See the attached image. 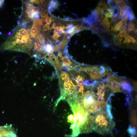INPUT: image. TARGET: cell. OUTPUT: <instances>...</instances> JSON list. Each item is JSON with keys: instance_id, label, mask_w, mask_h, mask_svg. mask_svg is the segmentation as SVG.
I'll list each match as a JSON object with an SVG mask.
<instances>
[{"instance_id": "obj_1", "label": "cell", "mask_w": 137, "mask_h": 137, "mask_svg": "<svg viewBox=\"0 0 137 137\" xmlns=\"http://www.w3.org/2000/svg\"><path fill=\"white\" fill-rule=\"evenodd\" d=\"M74 114L73 123L70 126L72 130L68 137H76L80 134L87 133L93 131L92 124L94 116L89 114L81 104L78 101L70 104Z\"/></svg>"}, {"instance_id": "obj_2", "label": "cell", "mask_w": 137, "mask_h": 137, "mask_svg": "<svg viewBox=\"0 0 137 137\" xmlns=\"http://www.w3.org/2000/svg\"><path fill=\"white\" fill-rule=\"evenodd\" d=\"M14 34L4 43L1 50L19 51L30 54L32 40L28 32L24 35L18 34L15 31Z\"/></svg>"}, {"instance_id": "obj_3", "label": "cell", "mask_w": 137, "mask_h": 137, "mask_svg": "<svg viewBox=\"0 0 137 137\" xmlns=\"http://www.w3.org/2000/svg\"><path fill=\"white\" fill-rule=\"evenodd\" d=\"M94 115L92 124L93 131L102 135L108 134L112 132L115 126V123L107 114L105 109Z\"/></svg>"}, {"instance_id": "obj_4", "label": "cell", "mask_w": 137, "mask_h": 137, "mask_svg": "<svg viewBox=\"0 0 137 137\" xmlns=\"http://www.w3.org/2000/svg\"><path fill=\"white\" fill-rule=\"evenodd\" d=\"M80 103L90 114H94L101 111L104 108L97 102L95 95L92 90L88 91L84 94Z\"/></svg>"}, {"instance_id": "obj_5", "label": "cell", "mask_w": 137, "mask_h": 137, "mask_svg": "<svg viewBox=\"0 0 137 137\" xmlns=\"http://www.w3.org/2000/svg\"><path fill=\"white\" fill-rule=\"evenodd\" d=\"M121 79H118L115 76H112L104 79L103 83L104 84L106 88H108L113 93L119 92L120 90V80Z\"/></svg>"}, {"instance_id": "obj_6", "label": "cell", "mask_w": 137, "mask_h": 137, "mask_svg": "<svg viewBox=\"0 0 137 137\" xmlns=\"http://www.w3.org/2000/svg\"><path fill=\"white\" fill-rule=\"evenodd\" d=\"M110 23L108 18L105 17L97 26L92 28V31L98 36L110 31Z\"/></svg>"}, {"instance_id": "obj_7", "label": "cell", "mask_w": 137, "mask_h": 137, "mask_svg": "<svg viewBox=\"0 0 137 137\" xmlns=\"http://www.w3.org/2000/svg\"><path fill=\"white\" fill-rule=\"evenodd\" d=\"M0 137H18L11 125L0 126Z\"/></svg>"}, {"instance_id": "obj_8", "label": "cell", "mask_w": 137, "mask_h": 137, "mask_svg": "<svg viewBox=\"0 0 137 137\" xmlns=\"http://www.w3.org/2000/svg\"><path fill=\"white\" fill-rule=\"evenodd\" d=\"M127 20L122 19L118 23L111 27V30L114 32H118L123 30L127 31Z\"/></svg>"}, {"instance_id": "obj_9", "label": "cell", "mask_w": 137, "mask_h": 137, "mask_svg": "<svg viewBox=\"0 0 137 137\" xmlns=\"http://www.w3.org/2000/svg\"><path fill=\"white\" fill-rule=\"evenodd\" d=\"M120 89L126 93L131 95L133 90V88L130 83L127 81L123 80L120 81Z\"/></svg>"}, {"instance_id": "obj_10", "label": "cell", "mask_w": 137, "mask_h": 137, "mask_svg": "<svg viewBox=\"0 0 137 137\" xmlns=\"http://www.w3.org/2000/svg\"><path fill=\"white\" fill-rule=\"evenodd\" d=\"M92 69L90 76L91 78L93 80L99 79L102 77V75L100 74L101 69L98 66H92Z\"/></svg>"}, {"instance_id": "obj_11", "label": "cell", "mask_w": 137, "mask_h": 137, "mask_svg": "<svg viewBox=\"0 0 137 137\" xmlns=\"http://www.w3.org/2000/svg\"><path fill=\"white\" fill-rule=\"evenodd\" d=\"M40 28L35 24L33 23L30 31V36L31 38H36L40 35Z\"/></svg>"}, {"instance_id": "obj_12", "label": "cell", "mask_w": 137, "mask_h": 137, "mask_svg": "<svg viewBox=\"0 0 137 137\" xmlns=\"http://www.w3.org/2000/svg\"><path fill=\"white\" fill-rule=\"evenodd\" d=\"M54 34L53 36V38L57 40V38L60 37L61 35L63 33H65V32L64 31V28L62 26L57 27H54Z\"/></svg>"}, {"instance_id": "obj_13", "label": "cell", "mask_w": 137, "mask_h": 137, "mask_svg": "<svg viewBox=\"0 0 137 137\" xmlns=\"http://www.w3.org/2000/svg\"><path fill=\"white\" fill-rule=\"evenodd\" d=\"M43 47L44 52L48 53L52 52L54 50V47L52 44L47 43L43 45Z\"/></svg>"}, {"instance_id": "obj_14", "label": "cell", "mask_w": 137, "mask_h": 137, "mask_svg": "<svg viewBox=\"0 0 137 137\" xmlns=\"http://www.w3.org/2000/svg\"><path fill=\"white\" fill-rule=\"evenodd\" d=\"M96 8L104 12L105 11H107L109 9L105 1L103 0L99 1L97 7Z\"/></svg>"}, {"instance_id": "obj_15", "label": "cell", "mask_w": 137, "mask_h": 137, "mask_svg": "<svg viewBox=\"0 0 137 137\" xmlns=\"http://www.w3.org/2000/svg\"><path fill=\"white\" fill-rule=\"evenodd\" d=\"M127 13L128 10L126 7L124 8L120 9L119 14L120 19L128 20Z\"/></svg>"}, {"instance_id": "obj_16", "label": "cell", "mask_w": 137, "mask_h": 137, "mask_svg": "<svg viewBox=\"0 0 137 137\" xmlns=\"http://www.w3.org/2000/svg\"><path fill=\"white\" fill-rule=\"evenodd\" d=\"M127 32V31L123 30L121 31L118 33L117 37V45H121L122 41L124 38L125 34Z\"/></svg>"}, {"instance_id": "obj_17", "label": "cell", "mask_w": 137, "mask_h": 137, "mask_svg": "<svg viewBox=\"0 0 137 137\" xmlns=\"http://www.w3.org/2000/svg\"><path fill=\"white\" fill-rule=\"evenodd\" d=\"M136 42H137L136 40L134 38L132 37L130 35H128L127 37L125 39L123 43L126 44H129L130 43L134 44Z\"/></svg>"}, {"instance_id": "obj_18", "label": "cell", "mask_w": 137, "mask_h": 137, "mask_svg": "<svg viewBox=\"0 0 137 137\" xmlns=\"http://www.w3.org/2000/svg\"><path fill=\"white\" fill-rule=\"evenodd\" d=\"M135 20L129 21L128 25V31L129 33L136 28L137 26L135 23Z\"/></svg>"}, {"instance_id": "obj_19", "label": "cell", "mask_w": 137, "mask_h": 137, "mask_svg": "<svg viewBox=\"0 0 137 137\" xmlns=\"http://www.w3.org/2000/svg\"><path fill=\"white\" fill-rule=\"evenodd\" d=\"M114 1L116 3L117 6L118 8L120 9L124 8L127 5V2L123 0H116Z\"/></svg>"}, {"instance_id": "obj_20", "label": "cell", "mask_w": 137, "mask_h": 137, "mask_svg": "<svg viewBox=\"0 0 137 137\" xmlns=\"http://www.w3.org/2000/svg\"><path fill=\"white\" fill-rule=\"evenodd\" d=\"M128 132L131 137H136V130L135 128L131 125H129L128 128Z\"/></svg>"}, {"instance_id": "obj_21", "label": "cell", "mask_w": 137, "mask_h": 137, "mask_svg": "<svg viewBox=\"0 0 137 137\" xmlns=\"http://www.w3.org/2000/svg\"><path fill=\"white\" fill-rule=\"evenodd\" d=\"M42 17L43 20L46 23V24H50L52 22V20L50 17L48 16L47 15L43 14L42 15Z\"/></svg>"}, {"instance_id": "obj_22", "label": "cell", "mask_w": 137, "mask_h": 137, "mask_svg": "<svg viewBox=\"0 0 137 137\" xmlns=\"http://www.w3.org/2000/svg\"><path fill=\"white\" fill-rule=\"evenodd\" d=\"M97 81L94 80H86L85 81L84 84L87 86H91L92 88L94 86Z\"/></svg>"}, {"instance_id": "obj_23", "label": "cell", "mask_w": 137, "mask_h": 137, "mask_svg": "<svg viewBox=\"0 0 137 137\" xmlns=\"http://www.w3.org/2000/svg\"><path fill=\"white\" fill-rule=\"evenodd\" d=\"M107 3L109 7V9H113L118 8L116 3L114 0H109L107 1Z\"/></svg>"}, {"instance_id": "obj_24", "label": "cell", "mask_w": 137, "mask_h": 137, "mask_svg": "<svg viewBox=\"0 0 137 137\" xmlns=\"http://www.w3.org/2000/svg\"><path fill=\"white\" fill-rule=\"evenodd\" d=\"M61 60L62 61L63 65L69 66L72 65V62L66 57H62Z\"/></svg>"}, {"instance_id": "obj_25", "label": "cell", "mask_w": 137, "mask_h": 137, "mask_svg": "<svg viewBox=\"0 0 137 137\" xmlns=\"http://www.w3.org/2000/svg\"><path fill=\"white\" fill-rule=\"evenodd\" d=\"M40 13L39 11H36L34 13H32L30 18L33 20L40 19Z\"/></svg>"}, {"instance_id": "obj_26", "label": "cell", "mask_w": 137, "mask_h": 137, "mask_svg": "<svg viewBox=\"0 0 137 137\" xmlns=\"http://www.w3.org/2000/svg\"><path fill=\"white\" fill-rule=\"evenodd\" d=\"M59 6L58 1H56L52 0L50 2L49 6L52 9H56L58 8Z\"/></svg>"}, {"instance_id": "obj_27", "label": "cell", "mask_w": 137, "mask_h": 137, "mask_svg": "<svg viewBox=\"0 0 137 137\" xmlns=\"http://www.w3.org/2000/svg\"><path fill=\"white\" fill-rule=\"evenodd\" d=\"M92 66L90 67H81L80 71H83L89 75H91L92 69Z\"/></svg>"}, {"instance_id": "obj_28", "label": "cell", "mask_w": 137, "mask_h": 137, "mask_svg": "<svg viewBox=\"0 0 137 137\" xmlns=\"http://www.w3.org/2000/svg\"><path fill=\"white\" fill-rule=\"evenodd\" d=\"M34 23L35 24L40 28L41 27L42 25L43 22L42 20L41 19H36L33 20Z\"/></svg>"}, {"instance_id": "obj_29", "label": "cell", "mask_w": 137, "mask_h": 137, "mask_svg": "<svg viewBox=\"0 0 137 137\" xmlns=\"http://www.w3.org/2000/svg\"><path fill=\"white\" fill-rule=\"evenodd\" d=\"M67 119L69 123L72 124L73 123L74 116L72 114L69 115Z\"/></svg>"}, {"instance_id": "obj_30", "label": "cell", "mask_w": 137, "mask_h": 137, "mask_svg": "<svg viewBox=\"0 0 137 137\" xmlns=\"http://www.w3.org/2000/svg\"><path fill=\"white\" fill-rule=\"evenodd\" d=\"M104 14L107 18H111L113 17V15L107 11H106L104 12Z\"/></svg>"}, {"instance_id": "obj_31", "label": "cell", "mask_w": 137, "mask_h": 137, "mask_svg": "<svg viewBox=\"0 0 137 137\" xmlns=\"http://www.w3.org/2000/svg\"><path fill=\"white\" fill-rule=\"evenodd\" d=\"M69 74L67 73L62 72L61 75V79L63 80L65 78L69 76Z\"/></svg>"}, {"instance_id": "obj_32", "label": "cell", "mask_w": 137, "mask_h": 137, "mask_svg": "<svg viewBox=\"0 0 137 137\" xmlns=\"http://www.w3.org/2000/svg\"><path fill=\"white\" fill-rule=\"evenodd\" d=\"M81 67L79 65H76L75 66L74 69L75 71L77 72H79L80 71V69Z\"/></svg>"}, {"instance_id": "obj_33", "label": "cell", "mask_w": 137, "mask_h": 137, "mask_svg": "<svg viewBox=\"0 0 137 137\" xmlns=\"http://www.w3.org/2000/svg\"><path fill=\"white\" fill-rule=\"evenodd\" d=\"M25 12L26 14H27L28 17L30 18L31 14H32L30 11L29 10L27 9H25Z\"/></svg>"}, {"instance_id": "obj_34", "label": "cell", "mask_w": 137, "mask_h": 137, "mask_svg": "<svg viewBox=\"0 0 137 137\" xmlns=\"http://www.w3.org/2000/svg\"><path fill=\"white\" fill-rule=\"evenodd\" d=\"M66 69L68 70H71L74 69L75 66H66Z\"/></svg>"}, {"instance_id": "obj_35", "label": "cell", "mask_w": 137, "mask_h": 137, "mask_svg": "<svg viewBox=\"0 0 137 137\" xmlns=\"http://www.w3.org/2000/svg\"><path fill=\"white\" fill-rule=\"evenodd\" d=\"M71 34H66L65 37V39L68 40L71 38Z\"/></svg>"}, {"instance_id": "obj_36", "label": "cell", "mask_w": 137, "mask_h": 137, "mask_svg": "<svg viewBox=\"0 0 137 137\" xmlns=\"http://www.w3.org/2000/svg\"><path fill=\"white\" fill-rule=\"evenodd\" d=\"M71 79H70V77L69 76L66 77L63 80L64 82L65 83H68L70 82V80Z\"/></svg>"}, {"instance_id": "obj_37", "label": "cell", "mask_w": 137, "mask_h": 137, "mask_svg": "<svg viewBox=\"0 0 137 137\" xmlns=\"http://www.w3.org/2000/svg\"><path fill=\"white\" fill-rule=\"evenodd\" d=\"M76 80H84L83 77L80 75L78 76L76 78Z\"/></svg>"}, {"instance_id": "obj_38", "label": "cell", "mask_w": 137, "mask_h": 137, "mask_svg": "<svg viewBox=\"0 0 137 137\" xmlns=\"http://www.w3.org/2000/svg\"><path fill=\"white\" fill-rule=\"evenodd\" d=\"M30 2L32 3H34L38 4L39 3V1L38 0H30Z\"/></svg>"}, {"instance_id": "obj_39", "label": "cell", "mask_w": 137, "mask_h": 137, "mask_svg": "<svg viewBox=\"0 0 137 137\" xmlns=\"http://www.w3.org/2000/svg\"><path fill=\"white\" fill-rule=\"evenodd\" d=\"M61 71L62 72H63L66 73H67L68 72V70L65 69H62L61 70Z\"/></svg>"}, {"instance_id": "obj_40", "label": "cell", "mask_w": 137, "mask_h": 137, "mask_svg": "<svg viewBox=\"0 0 137 137\" xmlns=\"http://www.w3.org/2000/svg\"><path fill=\"white\" fill-rule=\"evenodd\" d=\"M3 2L1 0H0V7H1L3 5Z\"/></svg>"}, {"instance_id": "obj_41", "label": "cell", "mask_w": 137, "mask_h": 137, "mask_svg": "<svg viewBox=\"0 0 137 137\" xmlns=\"http://www.w3.org/2000/svg\"><path fill=\"white\" fill-rule=\"evenodd\" d=\"M134 34H135V35L137 34V28H135L134 31Z\"/></svg>"}, {"instance_id": "obj_42", "label": "cell", "mask_w": 137, "mask_h": 137, "mask_svg": "<svg viewBox=\"0 0 137 137\" xmlns=\"http://www.w3.org/2000/svg\"><path fill=\"white\" fill-rule=\"evenodd\" d=\"M20 22L19 20H18L17 22V23L18 25H19L20 24Z\"/></svg>"}, {"instance_id": "obj_43", "label": "cell", "mask_w": 137, "mask_h": 137, "mask_svg": "<svg viewBox=\"0 0 137 137\" xmlns=\"http://www.w3.org/2000/svg\"><path fill=\"white\" fill-rule=\"evenodd\" d=\"M11 34H12L11 33V32H9V33H8V35L10 36Z\"/></svg>"}, {"instance_id": "obj_44", "label": "cell", "mask_w": 137, "mask_h": 137, "mask_svg": "<svg viewBox=\"0 0 137 137\" xmlns=\"http://www.w3.org/2000/svg\"><path fill=\"white\" fill-rule=\"evenodd\" d=\"M2 34V32H0V35H1Z\"/></svg>"}]
</instances>
